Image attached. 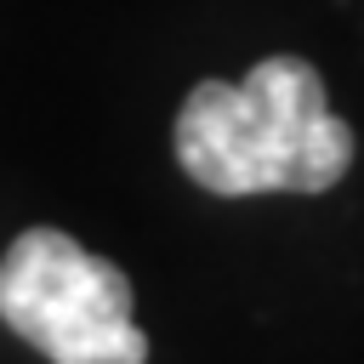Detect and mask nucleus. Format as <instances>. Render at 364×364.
Masks as SVG:
<instances>
[{
	"label": "nucleus",
	"instance_id": "obj_1",
	"mask_svg": "<svg viewBox=\"0 0 364 364\" xmlns=\"http://www.w3.org/2000/svg\"><path fill=\"white\" fill-rule=\"evenodd\" d=\"M353 125L330 114L324 80L301 57H262L239 85L199 80L176 114L182 171L222 199L324 193L353 165Z\"/></svg>",
	"mask_w": 364,
	"mask_h": 364
},
{
	"label": "nucleus",
	"instance_id": "obj_2",
	"mask_svg": "<svg viewBox=\"0 0 364 364\" xmlns=\"http://www.w3.org/2000/svg\"><path fill=\"white\" fill-rule=\"evenodd\" d=\"M0 318L51 364H148L131 279L63 228H23L0 256Z\"/></svg>",
	"mask_w": 364,
	"mask_h": 364
}]
</instances>
